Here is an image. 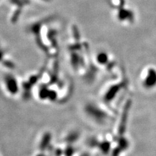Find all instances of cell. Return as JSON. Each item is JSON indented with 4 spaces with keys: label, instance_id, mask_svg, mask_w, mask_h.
Here are the masks:
<instances>
[{
    "label": "cell",
    "instance_id": "obj_1",
    "mask_svg": "<svg viewBox=\"0 0 156 156\" xmlns=\"http://www.w3.org/2000/svg\"><path fill=\"white\" fill-rule=\"evenodd\" d=\"M87 111L88 114H90L92 119L97 122H102L105 120L109 119V116L105 112H104V111L101 110L100 108H98L95 105H88Z\"/></svg>",
    "mask_w": 156,
    "mask_h": 156
},
{
    "label": "cell",
    "instance_id": "obj_2",
    "mask_svg": "<svg viewBox=\"0 0 156 156\" xmlns=\"http://www.w3.org/2000/svg\"><path fill=\"white\" fill-rule=\"evenodd\" d=\"M126 83V81H122L119 84L111 86L110 87V89H109L106 92L104 98H105V100L107 102L111 101L113 100V98L117 95V93H118L119 91H120L122 88L125 87Z\"/></svg>",
    "mask_w": 156,
    "mask_h": 156
},
{
    "label": "cell",
    "instance_id": "obj_4",
    "mask_svg": "<svg viewBox=\"0 0 156 156\" xmlns=\"http://www.w3.org/2000/svg\"><path fill=\"white\" fill-rule=\"evenodd\" d=\"M97 60L98 63L101 65H105L109 61L108 56L105 53H100L97 56Z\"/></svg>",
    "mask_w": 156,
    "mask_h": 156
},
{
    "label": "cell",
    "instance_id": "obj_3",
    "mask_svg": "<svg viewBox=\"0 0 156 156\" xmlns=\"http://www.w3.org/2000/svg\"><path fill=\"white\" fill-rule=\"evenodd\" d=\"M143 85L146 89L153 88L156 85V70L154 68H150L143 81Z\"/></svg>",
    "mask_w": 156,
    "mask_h": 156
}]
</instances>
